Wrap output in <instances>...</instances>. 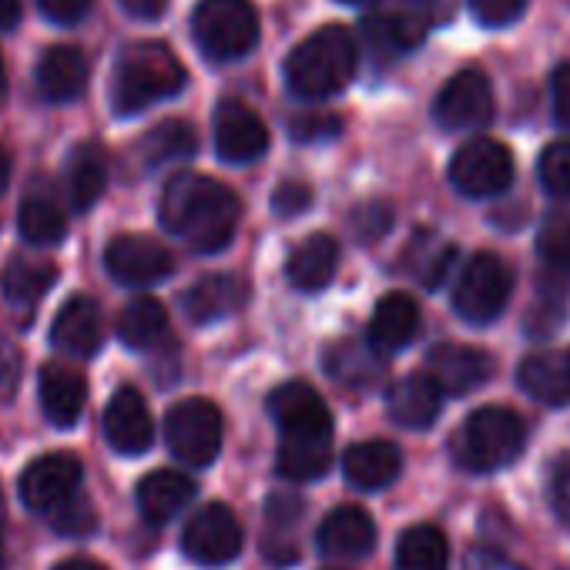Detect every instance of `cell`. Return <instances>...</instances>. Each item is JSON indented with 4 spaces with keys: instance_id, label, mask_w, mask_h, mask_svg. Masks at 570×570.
Masks as SVG:
<instances>
[{
    "instance_id": "cell-36",
    "label": "cell",
    "mask_w": 570,
    "mask_h": 570,
    "mask_svg": "<svg viewBox=\"0 0 570 570\" xmlns=\"http://www.w3.org/2000/svg\"><path fill=\"white\" fill-rule=\"evenodd\" d=\"M366 38L373 41L376 51H410L423 38V28L413 24V18L403 14H386V18H370L366 21Z\"/></svg>"
},
{
    "instance_id": "cell-9",
    "label": "cell",
    "mask_w": 570,
    "mask_h": 570,
    "mask_svg": "<svg viewBox=\"0 0 570 570\" xmlns=\"http://www.w3.org/2000/svg\"><path fill=\"white\" fill-rule=\"evenodd\" d=\"M242 527L225 503H208L185 523L181 550L202 567H225L242 553Z\"/></svg>"
},
{
    "instance_id": "cell-42",
    "label": "cell",
    "mask_w": 570,
    "mask_h": 570,
    "mask_svg": "<svg viewBox=\"0 0 570 570\" xmlns=\"http://www.w3.org/2000/svg\"><path fill=\"white\" fill-rule=\"evenodd\" d=\"M350 218H353L356 235H360L363 242H373V238H380V235L390 232V225H393V208H390L386 202H366V205H360Z\"/></svg>"
},
{
    "instance_id": "cell-20",
    "label": "cell",
    "mask_w": 570,
    "mask_h": 570,
    "mask_svg": "<svg viewBox=\"0 0 570 570\" xmlns=\"http://www.w3.org/2000/svg\"><path fill=\"white\" fill-rule=\"evenodd\" d=\"M245 296H248V289H245V282L238 275L215 272V275L198 278L191 289L181 296V309L195 326H205V323L232 316L245 303Z\"/></svg>"
},
{
    "instance_id": "cell-51",
    "label": "cell",
    "mask_w": 570,
    "mask_h": 570,
    "mask_svg": "<svg viewBox=\"0 0 570 570\" xmlns=\"http://www.w3.org/2000/svg\"><path fill=\"white\" fill-rule=\"evenodd\" d=\"M21 21V0H0V28H14Z\"/></svg>"
},
{
    "instance_id": "cell-32",
    "label": "cell",
    "mask_w": 570,
    "mask_h": 570,
    "mask_svg": "<svg viewBox=\"0 0 570 570\" xmlns=\"http://www.w3.org/2000/svg\"><path fill=\"white\" fill-rule=\"evenodd\" d=\"M118 336L131 350H151L168 336V316L165 306L151 296L131 299L118 316Z\"/></svg>"
},
{
    "instance_id": "cell-13",
    "label": "cell",
    "mask_w": 570,
    "mask_h": 570,
    "mask_svg": "<svg viewBox=\"0 0 570 570\" xmlns=\"http://www.w3.org/2000/svg\"><path fill=\"white\" fill-rule=\"evenodd\" d=\"M215 151L228 165L258 161L268 151V128L242 101H222L215 108Z\"/></svg>"
},
{
    "instance_id": "cell-41",
    "label": "cell",
    "mask_w": 570,
    "mask_h": 570,
    "mask_svg": "<svg viewBox=\"0 0 570 570\" xmlns=\"http://www.w3.org/2000/svg\"><path fill=\"white\" fill-rule=\"evenodd\" d=\"M309 205H313V188H309L306 181L289 178V181H282V185L272 191V212H275L278 218H296V215H303Z\"/></svg>"
},
{
    "instance_id": "cell-6",
    "label": "cell",
    "mask_w": 570,
    "mask_h": 570,
    "mask_svg": "<svg viewBox=\"0 0 570 570\" xmlns=\"http://www.w3.org/2000/svg\"><path fill=\"white\" fill-rule=\"evenodd\" d=\"M513 293V272L503 258H497L493 252H476L460 278H456V289H453V309L473 323V326H487L493 323Z\"/></svg>"
},
{
    "instance_id": "cell-35",
    "label": "cell",
    "mask_w": 570,
    "mask_h": 570,
    "mask_svg": "<svg viewBox=\"0 0 570 570\" xmlns=\"http://www.w3.org/2000/svg\"><path fill=\"white\" fill-rule=\"evenodd\" d=\"M105 181H108V168H105L101 148H95V145L75 148V155L68 161V195H71V205L78 212H88L101 198Z\"/></svg>"
},
{
    "instance_id": "cell-22",
    "label": "cell",
    "mask_w": 570,
    "mask_h": 570,
    "mask_svg": "<svg viewBox=\"0 0 570 570\" xmlns=\"http://www.w3.org/2000/svg\"><path fill=\"white\" fill-rule=\"evenodd\" d=\"M403 470V453L390 440H366L346 450L343 473L356 490H383Z\"/></svg>"
},
{
    "instance_id": "cell-16",
    "label": "cell",
    "mask_w": 570,
    "mask_h": 570,
    "mask_svg": "<svg viewBox=\"0 0 570 570\" xmlns=\"http://www.w3.org/2000/svg\"><path fill=\"white\" fill-rule=\"evenodd\" d=\"M105 440L111 443V450L125 453V456H138L151 446L155 440V423L151 413L141 400L138 390L121 386L108 406H105Z\"/></svg>"
},
{
    "instance_id": "cell-31",
    "label": "cell",
    "mask_w": 570,
    "mask_h": 570,
    "mask_svg": "<svg viewBox=\"0 0 570 570\" xmlns=\"http://www.w3.org/2000/svg\"><path fill=\"white\" fill-rule=\"evenodd\" d=\"M18 228L31 245H58L68 235V218L48 191H31L18 208Z\"/></svg>"
},
{
    "instance_id": "cell-33",
    "label": "cell",
    "mask_w": 570,
    "mask_h": 570,
    "mask_svg": "<svg viewBox=\"0 0 570 570\" xmlns=\"http://www.w3.org/2000/svg\"><path fill=\"white\" fill-rule=\"evenodd\" d=\"M323 363L346 386H373L383 373V356L373 353V346L360 343V340H343V343L330 346Z\"/></svg>"
},
{
    "instance_id": "cell-18",
    "label": "cell",
    "mask_w": 570,
    "mask_h": 570,
    "mask_svg": "<svg viewBox=\"0 0 570 570\" xmlns=\"http://www.w3.org/2000/svg\"><path fill=\"white\" fill-rule=\"evenodd\" d=\"M420 330V306L413 296L406 293H386L376 309H373V320H370V346L373 353L380 356H393L400 353L403 346L413 343Z\"/></svg>"
},
{
    "instance_id": "cell-28",
    "label": "cell",
    "mask_w": 570,
    "mask_h": 570,
    "mask_svg": "<svg viewBox=\"0 0 570 570\" xmlns=\"http://www.w3.org/2000/svg\"><path fill=\"white\" fill-rule=\"evenodd\" d=\"M330 463H333V440H293V436L278 440L275 470L282 480L293 483L320 480L330 470Z\"/></svg>"
},
{
    "instance_id": "cell-17",
    "label": "cell",
    "mask_w": 570,
    "mask_h": 570,
    "mask_svg": "<svg viewBox=\"0 0 570 570\" xmlns=\"http://www.w3.org/2000/svg\"><path fill=\"white\" fill-rule=\"evenodd\" d=\"M51 343L75 356V360H91L101 343H105V316H101V306L88 296H71L61 313L55 316V326H51Z\"/></svg>"
},
{
    "instance_id": "cell-11",
    "label": "cell",
    "mask_w": 570,
    "mask_h": 570,
    "mask_svg": "<svg viewBox=\"0 0 570 570\" xmlns=\"http://www.w3.org/2000/svg\"><path fill=\"white\" fill-rule=\"evenodd\" d=\"M433 118L446 131H470L493 118V88L490 78L476 68L456 71L436 95Z\"/></svg>"
},
{
    "instance_id": "cell-37",
    "label": "cell",
    "mask_w": 570,
    "mask_h": 570,
    "mask_svg": "<svg viewBox=\"0 0 570 570\" xmlns=\"http://www.w3.org/2000/svg\"><path fill=\"white\" fill-rule=\"evenodd\" d=\"M537 252L553 272H570V212H553L550 218H543Z\"/></svg>"
},
{
    "instance_id": "cell-30",
    "label": "cell",
    "mask_w": 570,
    "mask_h": 570,
    "mask_svg": "<svg viewBox=\"0 0 570 570\" xmlns=\"http://www.w3.org/2000/svg\"><path fill=\"white\" fill-rule=\"evenodd\" d=\"M450 563V543L440 527L416 523L403 530L396 543V570H446Z\"/></svg>"
},
{
    "instance_id": "cell-47",
    "label": "cell",
    "mask_w": 570,
    "mask_h": 570,
    "mask_svg": "<svg viewBox=\"0 0 570 570\" xmlns=\"http://www.w3.org/2000/svg\"><path fill=\"white\" fill-rule=\"evenodd\" d=\"M91 4L95 0H38L41 14L55 24H78L91 11Z\"/></svg>"
},
{
    "instance_id": "cell-45",
    "label": "cell",
    "mask_w": 570,
    "mask_h": 570,
    "mask_svg": "<svg viewBox=\"0 0 570 570\" xmlns=\"http://www.w3.org/2000/svg\"><path fill=\"white\" fill-rule=\"evenodd\" d=\"M340 128L343 125L333 115H306V118H296L289 131L296 141H326V138H336Z\"/></svg>"
},
{
    "instance_id": "cell-10",
    "label": "cell",
    "mask_w": 570,
    "mask_h": 570,
    "mask_svg": "<svg viewBox=\"0 0 570 570\" xmlns=\"http://www.w3.org/2000/svg\"><path fill=\"white\" fill-rule=\"evenodd\" d=\"M81 463L71 453H45L21 473V500L35 513H58L65 503L78 497L81 487Z\"/></svg>"
},
{
    "instance_id": "cell-24",
    "label": "cell",
    "mask_w": 570,
    "mask_h": 570,
    "mask_svg": "<svg viewBox=\"0 0 570 570\" xmlns=\"http://www.w3.org/2000/svg\"><path fill=\"white\" fill-rule=\"evenodd\" d=\"M340 268V242L333 235H309L285 265V275L303 293H320Z\"/></svg>"
},
{
    "instance_id": "cell-1",
    "label": "cell",
    "mask_w": 570,
    "mask_h": 570,
    "mask_svg": "<svg viewBox=\"0 0 570 570\" xmlns=\"http://www.w3.org/2000/svg\"><path fill=\"white\" fill-rule=\"evenodd\" d=\"M238 215L242 205L232 188L191 171L175 175L158 202L161 225L185 238L195 252H222L235 238Z\"/></svg>"
},
{
    "instance_id": "cell-29",
    "label": "cell",
    "mask_w": 570,
    "mask_h": 570,
    "mask_svg": "<svg viewBox=\"0 0 570 570\" xmlns=\"http://www.w3.org/2000/svg\"><path fill=\"white\" fill-rule=\"evenodd\" d=\"M58 278V265L48 258H31V255H14L4 268V296L14 306H35L38 299H45V293Z\"/></svg>"
},
{
    "instance_id": "cell-38",
    "label": "cell",
    "mask_w": 570,
    "mask_h": 570,
    "mask_svg": "<svg viewBox=\"0 0 570 570\" xmlns=\"http://www.w3.org/2000/svg\"><path fill=\"white\" fill-rule=\"evenodd\" d=\"M453 258H456V248L450 242H430L423 248H413L410 265H413V275L426 285V289H436V285L446 278Z\"/></svg>"
},
{
    "instance_id": "cell-15",
    "label": "cell",
    "mask_w": 570,
    "mask_h": 570,
    "mask_svg": "<svg viewBox=\"0 0 570 570\" xmlns=\"http://www.w3.org/2000/svg\"><path fill=\"white\" fill-rule=\"evenodd\" d=\"M426 366H430V380L440 386V393L450 396H463L480 390L490 373H493V360L476 350V346H460V343H440L426 353Z\"/></svg>"
},
{
    "instance_id": "cell-3",
    "label": "cell",
    "mask_w": 570,
    "mask_h": 570,
    "mask_svg": "<svg viewBox=\"0 0 570 570\" xmlns=\"http://www.w3.org/2000/svg\"><path fill=\"white\" fill-rule=\"evenodd\" d=\"M185 88V68L165 41H135L118 55L111 108L128 118Z\"/></svg>"
},
{
    "instance_id": "cell-53",
    "label": "cell",
    "mask_w": 570,
    "mask_h": 570,
    "mask_svg": "<svg viewBox=\"0 0 570 570\" xmlns=\"http://www.w3.org/2000/svg\"><path fill=\"white\" fill-rule=\"evenodd\" d=\"M8 181H11V155L4 145H0V191L8 188Z\"/></svg>"
},
{
    "instance_id": "cell-58",
    "label": "cell",
    "mask_w": 570,
    "mask_h": 570,
    "mask_svg": "<svg viewBox=\"0 0 570 570\" xmlns=\"http://www.w3.org/2000/svg\"><path fill=\"white\" fill-rule=\"evenodd\" d=\"M0 500H4V497H0Z\"/></svg>"
},
{
    "instance_id": "cell-21",
    "label": "cell",
    "mask_w": 570,
    "mask_h": 570,
    "mask_svg": "<svg viewBox=\"0 0 570 570\" xmlns=\"http://www.w3.org/2000/svg\"><path fill=\"white\" fill-rule=\"evenodd\" d=\"M440 406H443V393L426 373H413V376L396 380L390 386V396H386L390 420L406 426V430L433 426L436 416H440Z\"/></svg>"
},
{
    "instance_id": "cell-39",
    "label": "cell",
    "mask_w": 570,
    "mask_h": 570,
    "mask_svg": "<svg viewBox=\"0 0 570 570\" xmlns=\"http://www.w3.org/2000/svg\"><path fill=\"white\" fill-rule=\"evenodd\" d=\"M540 185L557 195V198H570V141H553L543 148L540 155Z\"/></svg>"
},
{
    "instance_id": "cell-25",
    "label": "cell",
    "mask_w": 570,
    "mask_h": 570,
    "mask_svg": "<svg viewBox=\"0 0 570 570\" xmlns=\"http://www.w3.org/2000/svg\"><path fill=\"white\" fill-rule=\"evenodd\" d=\"M41 406H45V416L68 430L81 420L85 413V400H88V386L78 373L65 370V366H45L41 370Z\"/></svg>"
},
{
    "instance_id": "cell-2",
    "label": "cell",
    "mask_w": 570,
    "mask_h": 570,
    "mask_svg": "<svg viewBox=\"0 0 570 570\" xmlns=\"http://www.w3.org/2000/svg\"><path fill=\"white\" fill-rule=\"evenodd\" d=\"M356 65H360V48L353 35L340 24H330L309 35L285 58V85H289L296 98L326 101L356 78Z\"/></svg>"
},
{
    "instance_id": "cell-7",
    "label": "cell",
    "mask_w": 570,
    "mask_h": 570,
    "mask_svg": "<svg viewBox=\"0 0 570 570\" xmlns=\"http://www.w3.org/2000/svg\"><path fill=\"white\" fill-rule=\"evenodd\" d=\"M165 443L175 460L188 466H208L222 450V413L212 400L191 396L168 410Z\"/></svg>"
},
{
    "instance_id": "cell-56",
    "label": "cell",
    "mask_w": 570,
    "mask_h": 570,
    "mask_svg": "<svg viewBox=\"0 0 570 570\" xmlns=\"http://www.w3.org/2000/svg\"><path fill=\"white\" fill-rule=\"evenodd\" d=\"M0 570H4V560H0Z\"/></svg>"
},
{
    "instance_id": "cell-8",
    "label": "cell",
    "mask_w": 570,
    "mask_h": 570,
    "mask_svg": "<svg viewBox=\"0 0 570 570\" xmlns=\"http://www.w3.org/2000/svg\"><path fill=\"white\" fill-rule=\"evenodd\" d=\"M450 181L466 198H493L513 181V155L493 138H473L456 148L450 161Z\"/></svg>"
},
{
    "instance_id": "cell-40",
    "label": "cell",
    "mask_w": 570,
    "mask_h": 570,
    "mask_svg": "<svg viewBox=\"0 0 570 570\" xmlns=\"http://www.w3.org/2000/svg\"><path fill=\"white\" fill-rule=\"evenodd\" d=\"M530 0H470V11L483 28H503L513 24L523 11H527Z\"/></svg>"
},
{
    "instance_id": "cell-55",
    "label": "cell",
    "mask_w": 570,
    "mask_h": 570,
    "mask_svg": "<svg viewBox=\"0 0 570 570\" xmlns=\"http://www.w3.org/2000/svg\"><path fill=\"white\" fill-rule=\"evenodd\" d=\"M340 4H350V8H363V4H373V0H340Z\"/></svg>"
},
{
    "instance_id": "cell-57",
    "label": "cell",
    "mask_w": 570,
    "mask_h": 570,
    "mask_svg": "<svg viewBox=\"0 0 570 570\" xmlns=\"http://www.w3.org/2000/svg\"><path fill=\"white\" fill-rule=\"evenodd\" d=\"M567 366H570V360H567Z\"/></svg>"
},
{
    "instance_id": "cell-52",
    "label": "cell",
    "mask_w": 570,
    "mask_h": 570,
    "mask_svg": "<svg viewBox=\"0 0 570 570\" xmlns=\"http://www.w3.org/2000/svg\"><path fill=\"white\" fill-rule=\"evenodd\" d=\"M55 570H105V567L98 560H91V557H68Z\"/></svg>"
},
{
    "instance_id": "cell-48",
    "label": "cell",
    "mask_w": 570,
    "mask_h": 570,
    "mask_svg": "<svg viewBox=\"0 0 570 570\" xmlns=\"http://www.w3.org/2000/svg\"><path fill=\"white\" fill-rule=\"evenodd\" d=\"M463 570H527V567H520L517 560H510L507 553H500L493 547H473L466 553Z\"/></svg>"
},
{
    "instance_id": "cell-19",
    "label": "cell",
    "mask_w": 570,
    "mask_h": 570,
    "mask_svg": "<svg viewBox=\"0 0 570 570\" xmlns=\"http://www.w3.org/2000/svg\"><path fill=\"white\" fill-rule=\"evenodd\" d=\"M320 550L340 560L366 557L376 547V523L363 507H336L320 523Z\"/></svg>"
},
{
    "instance_id": "cell-23",
    "label": "cell",
    "mask_w": 570,
    "mask_h": 570,
    "mask_svg": "<svg viewBox=\"0 0 570 570\" xmlns=\"http://www.w3.org/2000/svg\"><path fill=\"white\" fill-rule=\"evenodd\" d=\"M195 497V483L175 470H155L138 483V510L148 523L161 527L175 520Z\"/></svg>"
},
{
    "instance_id": "cell-46",
    "label": "cell",
    "mask_w": 570,
    "mask_h": 570,
    "mask_svg": "<svg viewBox=\"0 0 570 570\" xmlns=\"http://www.w3.org/2000/svg\"><path fill=\"white\" fill-rule=\"evenodd\" d=\"M550 101H553L557 125L570 128V61L553 68V75H550Z\"/></svg>"
},
{
    "instance_id": "cell-5",
    "label": "cell",
    "mask_w": 570,
    "mask_h": 570,
    "mask_svg": "<svg viewBox=\"0 0 570 570\" xmlns=\"http://www.w3.org/2000/svg\"><path fill=\"white\" fill-rule=\"evenodd\" d=\"M191 35L208 61H238L258 45V14L248 0H198Z\"/></svg>"
},
{
    "instance_id": "cell-34",
    "label": "cell",
    "mask_w": 570,
    "mask_h": 570,
    "mask_svg": "<svg viewBox=\"0 0 570 570\" xmlns=\"http://www.w3.org/2000/svg\"><path fill=\"white\" fill-rule=\"evenodd\" d=\"M198 148V135L188 121H161L155 125L141 145H138V155L148 168H158V165H168V161H181V158H191Z\"/></svg>"
},
{
    "instance_id": "cell-49",
    "label": "cell",
    "mask_w": 570,
    "mask_h": 570,
    "mask_svg": "<svg viewBox=\"0 0 570 570\" xmlns=\"http://www.w3.org/2000/svg\"><path fill=\"white\" fill-rule=\"evenodd\" d=\"M553 510L560 513V520L570 527V460H563L553 473Z\"/></svg>"
},
{
    "instance_id": "cell-50",
    "label": "cell",
    "mask_w": 570,
    "mask_h": 570,
    "mask_svg": "<svg viewBox=\"0 0 570 570\" xmlns=\"http://www.w3.org/2000/svg\"><path fill=\"white\" fill-rule=\"evenodd\" d=\"M118 4L138 21H158L168 11V0H118Z\"/></svg>"
},
{
    "instance_id": "cell-43",
    "label": "cell",
    "mask_w": 570,
    "mask_h": 570,
    "mask_svg": "<svg viewBox=\"0 0 570 570\" xmlns=\"http://www.w3.org/2000/svg\"><path fill=\"white\" fill-rule=\"evenodd\" d=\"M55 517V530L58 533H68V537H85V533H91L95 530V523H98V517H95V507L91 503H81L78 497L71 500V503H65L58 513H51Z\"/></svg>"
},
{
    "instance_id": "cell-26",
    "label": "cell",
    "mask_w": 570,
    "mask_h": 570,
    "mask_svg": "<svg viewBox=\"0 0 570 570\" xmlns=\"http://www.w3.org/2000/svg\"><path fill=\"white\" fill-rule=\"evenodd\" d=\"M517 383L527 396L543 406H567L570 403V366L553 353L527 356L517 370Z\"/></svg>"
},
{
    "instance_id": "cell-44",
    "label": "cell",
    "mask_w": 570,
    "mask_h": 570,
    "mask_svg": "<svg viewBox=\"0 0 570 570\" xmlns=\"http://www.w3.org/2000/svg\"><path fill=\"white\" fill-rule=\"evenodd\" d=\"M303 510H306V500L293 490L285 493H272L268 503H265V513L275 527H296L303 520Z\"/></svg>"
},
{
    "instance_id": "cell-4",
    "label": "cell",
    "mask_w": 570,
    "mask_h": 570,
    "mask_svg": "<svg viewBox=\"0 0 570 570\" xmlns=\"http://www.w3.org/2000/svg\"><path fill=\"white\" fill-rule=\"evenodd\" d=\"M523 420L507 406H483L466 416L453 436V456L470 473H493L510 466L523 450Z\"/></svg>"
},
{
    "instance_id": "cell-14",
    "label": "cell",
    "mask_w": 570,
    "mask_h": 570,
    "mask_svg": "<svg viewBox=\"0 0 570 570\" xmlns=\"http://www.w3.org/2000/svg\"><path fill=\"white\" fill-rule=\"evenodd\" d=\"M105 268L121 285H151L171 275L175 258L165 245L145 235H118L105 248Z\"/></svg>"
},
{
    "instance_id": "cell-12",
    "label": "cell",
    "mask_w": 570,
    "mask_h": 570,
    "mask_svg": "<svg viewBox=\"0 0 570 570\" xmlns=\"http://www.w3.org/2000/svg\"><path fill=\"white\" fill-rule=\"evenodd\" d=\"M268 413L282 436L293 440H333V416L323 396L309 383H282L268 396Z\"/></svg>"
},
{
    "instance_id": "cell-27",
    "label": "cell",
    "mask_w": 570,
    "mask_h": 570,
    "mask_svg": "<svg viewBox=\"0 0 570 570\" xmlns=\"http://www.w3.org/2000/svg\"><path fill=\"white\" fill-rule=\"evenodd\" d=\"M88 85V65L75 48H51L38 65V91L48 101H75Z\"/></svg>"
},
{
    "instance_id": "cell-54",
    "label": "cell",
    "mask_w": 570,
    "mask_h": 570,
    "mask_svg": "<svg viewBox=\"0 0 570 570\" xmlns=\"http://www.w3.org/2000/svg\"><path fill=\"white\" fill-rule=\"evenodd\" d=\"M8 91V71H4V58H0V95Z\"/></svg>"
}]
</instances>
